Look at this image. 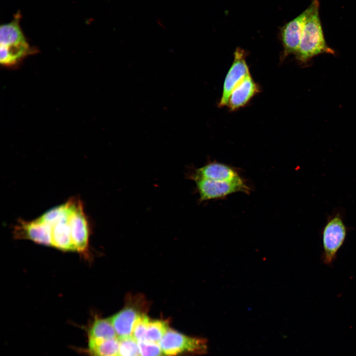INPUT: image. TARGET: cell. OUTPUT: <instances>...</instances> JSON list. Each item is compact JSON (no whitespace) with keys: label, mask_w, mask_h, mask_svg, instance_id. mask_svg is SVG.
Here are the masks:
<instances>
[{"label":"cell","mask_w":356,"mask_h":356,"mask_svg":"<svg viewBox=\"0 0 356 356\" xmlns=\"http://www.w3.org/2000/svg\"><path fill=\"white\" fill-rule=\"evenodd\" d=\"M168 329V324L166 321L150 319L144 340L159 343Z\"/></svg>","instance_id":"e0dca14e"},{"label":"cell","mask_w":356,"mask_h":356,"mask_svg":"<svg viewBox=\"0 0 356 356\" xmlns=\"http://www.w3.org/2000/svg\"><path fill=\"white\" fill-rule=\"evenodd\" d=\"M146 309L142 297H131L123 309L109 318L119 339L132 336L136 321L145 314Z\"/></svg>","instance_id":"3957f363"},{"label":"cell","mask_w":356,"mask_h":356,"mask_svg":"<svg viewBox=\"0 0 356 356\" xmlns=\"http://www.w3.org/2000/svg\"><path fill=\"white\" fill-rule=\"evenodd\" d=\"M188 178L194 180L204 178L218 181H233L242 178L233 167L217 162H209L188 174Z\"/></svg>","instance_id":"30bf717a"},{"label":"cell","mask_w":356,"mask_h":356,"mask_svg":"<svg viewBox=\"0 0 356 356\" xmlns=\"http://www.w3.org/2000/svg\"><path fill=\"white\" fill-rule=\"evenodd\" d=\"M137 344L140 356H165L158 343L141 340Z\"/></svg>","instance_id":"d6986e66"},{"label":"cell","mask_w":356,"mask_h":356,"mask_svg":"<svg viewBox=\"0 0 356 356\" xmlns=\"http://www.w3.org/2000/svg\"><path fill=\"white\" fill-rule=\"evenodd\" d=\"M316 8L309 16L304 25L297 59L306 63L313 57L323 53L334 54V50L327 44Z\"/></svg>","instance_id":"6da1fadb"},{"label":"cell","mask_w":356,"mask_h":356,"mask_svg":"<svg viewBox=\"0 0 356 356\" xmlns=\"http://www.w3.org/2000/svg\"><path fill=\"white\" fill-rule=\"evenodd\" d=\"M69 224L75 251L87 255L89 249V227L82 202L79 199L73 198Z\"/></svg>","instance_id":"52a82bcc"},{"label":"cell","mask_w":356,"mask_h":356,"mask_svg":"<svg viewBox=\"0 0 356 356\" xmlns=\"http://www.w3.org/2000/svg\"><path fill=\"white\" fill-rule=\"evenodd\" d=\"M260 91V89L251 76L239 83L231 92L227 106L231 111L245 106Z\"/></svg>","instance_id":"8fae6325"},{"label":"cell","mask_w":356,"mask_h":356,"mask_svg":"<svg viewBox=\"0 0 356 356\" xmlns=\"http://www.w3.org/2000/svg\"><path fill=\"white\" fill-rule=\"evenodd\" d=\"M13 234L16 239L30 240L36 243L52 246V226L38 219L32 221L19 220Z\"/></svg>","instance_id":"9c48e42d"},{"label":"cell","mask_w":356,"mask_h":356,"mask_svg":"<svg viewBox=\"0 0 356 356\" xmlns=\"http://www.w3.org/2000/svg\"><path fill=\"white\" fill-rule=\"evenodd\" d=\"M150 318L144 314L136 321L132 333V337L137 341L144 340L147 325Z\"/></svg>","instance_id":"ffe728a7"},{"label":"cell","mask_w":356,"mask_h":356,"mask_svg":"<svg viewBox=\"0 0 356 356\" xmlns=\"http://www.w3.org/2000/svg\"><path fill=\"white\" fill-rule=\"evenodd\" d=\"M250 75L249 68L246 61L245 52L242 49L237 48L234 53L233 61L224 80L222 97L219 102V107L227 106L229 97L232 90Z\"/></svg>","instance_id":"ba28073f"},{"label":"cell","mask_w":356,"mask_h":356,"mask_svg":"<svg viewBox=\"0 0 356 356\" xmlns=\"http://www.w3.org/2000/svg\"><path fill=\"white\" fill-rule=\"evenodd\" d=\"M199 195V201L224 198L236 192L248 194L250 188L244 180L241 178L233 181H218L204 178L193 180Z\"/></svg>","instance_id":"5b68a950"},{"label":"cell","mask_w":356,"mask_h":356,"mask_svg":"<svg viewBox=\"0 0 356 356\" xmlns=\"http://www.w3.org/2000/svg\"><path fill=\"white\" fill-rule=\"evenodd\" d=\"M119 340V356H140L137 342L132 336Z\"/></svg>","instance_id":"ac0fdd59"},{"label":"cell","mask_w":356,"mask_h":356,"mask_svg":"<svg viewBox=\"0 0 356 356\" xmlns=\"http://www.w3.org/2000/svg\"><path fill=\"white\" fill-rule=\"evenodd\" d=\"M165 356L183 354L203 355L208 351L207 340L185 336L169 328L159 343Z\"/></svg>","instance_id":"7a4b0ae2"},{"label":"cell","mask_w":356,"mask_h":356,"mask_svg":"<svg viewBox=\"0 0 356 356\" xmlns=\"http://www.w3.org/2000/svg\"><path fill=\"white\" fill-rule=\"evenodd\" d=\"M318 7V1L312 0L311 3L306 9L282 27L281 40L284 56L296 54L299 46L305 21Z\"/></svg>","instance_id":"8992f818"},{"label":"cell","mask_w":356,"mask_h":356,"mask_svg":"<svg viewBox=\"0 0 356 356\" xmlns=\"http://www.w3.org/2000/svg\"><path fill=\"white\" fill-rule=\"evenodd\" d=\"M119 344L118 338L88 342L89 351L93 356H119Z\"/></svg>","instance_id":"2e32d148"},{"label":"cell","mask_w":356,"mask_h":356,"mask_svg":"<svg viewBox=\"0 0 356 356\" xmlns=\"http://www.w3.org/2000/svg\"><path fill=\"white\" fill-rule=\"evenodd\" d=\"M346 234V227L339 215L329 219L322 233L323 251L321 260L324 264L329 266L334 261L338 250L344 242Z\"/></svg>","instance_id":"277c9868"},{"label":"cell","mask_w":356,"mask_h":356,"mask_svg":"<svg viewBox=\"0 0 356 356\" xmlns=\"http://www.w3.org/2000/svg\"><path fill=\"white\" fill-rule=\"evenodd\" d=\"M37 51L36 49L32 47L29 43L9 46L0 45V63L6 67H13L28 55Z\"/></svg>","instance_id":"7c38bea8"},{"label":"cell","mask_w":356,"mask_h":356,"mask_svg":"<svg viewBox=\"0 0 356 356\" xmlns=\"http://www.w3.org/2000/svg\"><path fill=\"white\" fill-rule=\"evenodd\" d=\"M52 246L63 251H75L69 220L59 222L52 225Z\"/></svg>","instance_id":"5bb4252c"},{"label":"cell","mask_w":356,"mask_h":356,"mask_svg":"<svg viewBox=\"0 0 356 356\" xmlns=\"http://www.w3.org/2000/svg\"><path fill=\"white\" fill-rule=\"evenodd\" d=\"M89 340L103 341L118 338L109 318L96 316L88 329Z\"/></svg>","instance_id":"9a60e30c"},{"label":"cell","mask_w":356,"mask_h":356,"mask_svg":"<svg viewBox=\"0 0 356 356\" xmlns=\"http://www.w3.org/2000/svg\"><path fill=\"white\" fill-rule=\"evenodd\" d=\"M20 15L18 12L11 22L0 27V45L9 46L28 43L20 28Z\"/></svg>","instance_id":"4fadbf2b"}]
</instances>
